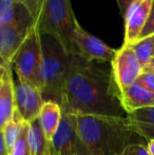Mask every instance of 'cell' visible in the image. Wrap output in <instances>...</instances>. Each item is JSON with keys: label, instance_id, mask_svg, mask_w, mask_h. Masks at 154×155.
Masks as SVG:
<instances>
[{"label": "cell", "instance_id": "cell-1", "mask_svg": "<svg viewBox=\"0 0 154 155\" xmlns=\"http://www.w3.org/2000/svg\"><path fill=\"white\" fill-rule=\"evenodd\" d=\"M61 109L72 114L127 117L111 67L71 54Z\"/></svg>", "mask_w": 154, "mask_h": 155}, {"label": "cell", "instance_id": "cell-2", "mask_svg": "<svg viewBox=\"0 0 154 155\" xmlns=\"http://www.w3.org/2000/svg\"><path fill=\"white\" fill-rule=\"evenodd\" d=\"M75 120L79 140L89 155H119L130 145H147L126 117L75 114Z\"/></svg>", "mask_w": 154, "mask_h": 155}, {"label": "cell", "instance_id": "cell-3", "mask_svg": "<svg viewBox=\"0 0 154 155\" xmlns=\"http://www.w3.org/2000/svg\"><path fill=\"white\" fill-rule=\"evenodd\" d=\"M41 52V94L43 101L61 104L64 84L70 65L71 54L54 37L40 33Z\"/></svg>", "mask_w": 154, "mask_h": 155}, {"label": "cell", "instance_id": "cell-4", "mask_svg": "<svg viewBox=\"0 0 154 155\" xmlns=\"http://www.w3.org/2000/svg\"><path fill=\"white\" fill-rule=\"evenodd\" d=\"M77 22L70 0H44L37 27L40 33L54 37L68 53H75L73 34Z\"/></svg>", "mask_w": 154, "mask_h": 155}, {"label": "cell", "instance_id": "cell-5", "mask_svg": "<svg viewBox=\"0 0 154 155\" xmlns=\"http://www.w3.org/2000/svg\"><path fill=\"white\" fill-rule=\"evenodd\" d=\"M41 62L40 32L37 25H35L17 52L13 60L12 69L18 79L29 82L41 91Z\"/></svg>", "mask_w": 154, "mask_h": 155}, {"label": "cell", "instance_id": "cell-6", "mask_svg": "<svg viewBox=\"0 0 154 155\" xmlns=\"http://www.w3.org/2000/svg\"><path fill=\"white\" fill-rule=\"evenodd\" d=\"M73 45L75 53L88 61L111 63L116 54L115 49L109 47L101 39L86 31L79 22H77L74 30Z\"/></svg>", "mask_w": 154, "mask_h": 155}, {"label": "cell", "instance_id": "cell-7", "mask_svg": "<svg viewBox=\"0 0 154 155\" xmlns=\"http://www.w3.org/2000/svg\"><path fill=\"white\" fill-rule=\"evenodd\" d=\"M111 71L114 81L121 93L137 81L144 68L138 61L132 48L123 45L120 49L116 50L115 56L111 61Z\"/></svg>", "mask_w": 154, "mask_h": 155}, {"label": "cell", "instance_id": "cell-8", "mask_svg": "<svg viewBox=\"0 0 154 155\" xmlns=\"http://www.w3.org/2000/svg\"><path fill=\"white\" fill-rule=\"evenodd\" d=\"M52 155H89L77 135L75 114L62 110L57 132L51 140Z\"/></svg>", "mask_w": 154, "mask_h": 155}, {"label": "cell", "instance_id": "cell-9", "mask_svg": "<svg viewBox=\"0 0 154 155\" xmlns=\"http://www.w3.org/2000/svg\"><path fill=\"white\" fill-rule=\"evenodd\" d=\"M35 25L32 20L13 25H0V67L12 68L17 52Z\"/></svg>", "mask_w": 154, "mask_h": 155}, {"label": "cell", "instance_id": "cell-10", "mask_svg": "<svg viewBox=\"0 0 154 155\" xmlns=\"http://www.w3.org/2000/svg\"><path fill=\"white\" fill-rule=\"evenodd\" d=\"M15 110L28 124L36 120L43 104L41 91L38 88L17 78L14 81Z\"/></svg>", "mask_w": 154, "mask_h": 155}, {"label": "cell", "instance_id": "cell-11", "mask_svg": "<svg viewBox=\"0 0 154 155\" xmlns=\"http://www.w3.org/2000/svg\"><path fill=\"white\" fill-rule=\"evenodd\" d=\"M154 0H133L126 12L125 40L123 45H133L137 42L139 35L150 15Z\"/></svg>", "mask_w": 154, "mask_h": 155}, {"label": "cell", "instance_id": "cell-12", "mask_svg": "<svg viewBox=\"0 0 154 155\" xmlns=\"http://www.w3.org/2000/svg\"><path fill=\"white\" fill-rule=\"evenodd\" d=\"M15 110L12 68L0 67V129L11 120Z\"/></svg>", "mask_w": 154, "mask_h": 155}, {"label": "cell", "instance_id": "cell-13", "mask_svg": "<svg viewBox=\"0 0 154 155\" xmlns=\"http://www.w3.org/2000/svg\"><path fill=\"white\" fill-rule=\"evenodd\" d=\"M120 101L128 114L136 110L154 107V93L136 81L120 93Z\"/></svg>", "mask_w": 154, "mask_h": 155}, {"label": "cell", "instance_id": "cell-14", "mask_svg": "<svg viewBox=\"0 0 154 155\" xmlns=\"http://www.w3.org/2000/svg\"><path fill=\"white\" fill-rule=\"evenodd\" d=\"M126 118L130 128L146 141L154 139V107L128 113Z\"/></svg>", "mask_w": 154, "mask_h": 155}, {"label": "cell", "instance_id": "cell-15", "mask_svg": "<svg viewBox=\"0 0 154 155\" xmlns=\"http://www.w3.org/2000/svg\"><path fill=\"white\" fill-rule=\"evenodd\" d=\"M62 117V109L59 104L55 101H43L42 108L39 113L38 121L45 138L52 140Z\"/></svg>", "mask_w": 154, "mask_h": 155}, {"label": "cell", "instance_id": "cell-16", "mask_svg": "<svg viewBox=\"0 0 154 155\" xmlns=\"http://www.w3.org/2000/svg\"><path fill=\"white\" fill-rule=\"evenodd\" d=\"M31 20L34 21L33 17L19 0H0V25H13Z\"/></svg>", "mask_w": 154, "mask_h": 155}, {"label": "cell", "instance_id": "cell-17", "mask_svg": "<svg viewBox=\"0 0 154 155\" xmlns=\"http://www.w3.org/2000/svg\"><path fill=\"white\" fill-rule=\"evenodd\" d=\"M28 140L31 155H52L51 141L45 138L38 118L29 124Z\"/></svg>", "mask_w": 154, "mask_h": 155}, {"label": "cell", "instance_id": "cell-18", "mask_svg": "<svg viewBox=\"0 0 154 155\" xmlns=\"http://www.w3.org/2000/svg\"><path fill=\"white\" fill-rule=\"evenodd\" d=\"M25 124L28 123H25L22 119V117L20 116V114L16 110H14V114H13L11 120L2 129L4 141H5V146H6V149H8V155L11 154L17 139L20 136L21 132H22V129Z\"/></svg>", "mask_w": 154, "mask_h": 155}, {"label": "cell", "instance_id": "cell-19", "mask_svg": "<svg viewBox=\"0 0 154 155\" xmlns=\"http://www.w3.org/2000/svg\"><path fill=\"white\" fill-rule=\"evenodd\" d=\"M130 47L132 48L143 68H146L154 58V36L138 40Z\"/></svg>", "mask_w": 154, "mask_h": 155}, {"label": "cell", "instance_id": "cell-20", "mask_svg": "<svg viewBox=\"0 0 154 155\" xmlns=\"http://www.w3.org/2000/svg\"><path fill=\"white\" fill-rule=\"evenodd\" d=\"M28 132H29V124H25L10 155H31L29 140H28Z\"/></svg>", "mask_w": 154, "mask_h": 155}, {"label": "cell", "instance_id": "cell-21", "mask_svg": "<svg viewBox=\"0 0 154 155\" xmlns=\"http://www.w3.org/2000/svg\"><path fill=\"white\" fill-rule=\"evenodd\" d=\"M19 1L28 8L31 16L33 17L36 25H38V21L39 18H40L41 10H42L43 1L44 0H19Z\"/></svg>", "mask_w": 154, "mask_h": 155}, {"label": "cell", "instance_id": "cell-22", "mask_svg": "<svg viewBox=\"0 0 154 155\" xmlns=\"http://www.w3.org/2000/svg\"><path fill=\"white\" fill-rule=\"evenodd\" d=\"M151 36H154V2H153L152 8H151L150 15L148 17V20H147L144 29H143L142 33H140L138 40H143V39L148 38V37Z\"/></svg>", "mask_w": 154, "mask_h": 155}, {"label": "cell", "instance_id": "cell-23", "mask_svg": "<svg viewBox=\"0 0 154 155\" xmlns=\"http://www.w3.org/2000/svg\"><path fill=\"white\" fill-rule=\"evenodd\" d=\"M137 82L154 93V71H143Z\"/></svg>", "mask_w": 154, "mask_h": 155}, {"label": "cell", "instance_id": "cell-24", "mask_svg": "<svg viewBox=\"0 0 154 155\" xmlns=\"http://www.w3.org/2000/svg\"><path fill=\"white\" fill-rule=\"evenodd\" d=\"M119 155H149V154L148 151H147L146 145L134 143V145L128 146Z\"/></svg>", "mask_w": 154, "mask_h": 155}, {"label": "cell", "instance_id": "cell-25", "mask_svg": "<svg viewBox=\"0 0 154 155\" xmlns=\"http://www.w3.org/2000/svg\"><path fill=\"white\" fill-rule=\"evenodd\" d=\"M132 1H133V0H116L117 5H118V8H119V12H120V15L123 18V16H125L129 5L132 3Z\"/></svg>", "mask_w": 154, "mask_h": 155}, {"label": "cell", "instance_id": "cell-26", "mask_svg": "<svg viewBox=\"0 0 154 155\" xmlns=\"http://www.w3.org/2000/svg\"><path fill=\"white\" fill-rule=\"evenodd\" d=\"M0 155H8V149H6L5 146V141H4L2 129H0Z\"/></svg>", "mask_w": 154, "mask_h": 155}, {"label": "cell", "instance_id": "cell-27", "mask_svg": "<svg viewBox=\"0 0 154 155\" xmlns=\"http://www.w3.org/2000/svg\"><path fill=\"white\" fill-rule=\"evenodd\" d=\"M146 148L149 155H154V139H150L147 141Z\"/></svg>", "mask_w": 154, "mask_h": 155}, {"label": "cell", "instance_id": "cell-28", "mask_svg": "<svg viewBox=\"0 0 154 155\" xmlns=\"http://www.w3.org/2000/svg\"><path fill=\"white\" fill-rule=\"evenodd\" d=\"M144 71H154V58L146 68H144Z\"/></svg>", "mask_w": 154, "mask_h": 155}]
</instances>
